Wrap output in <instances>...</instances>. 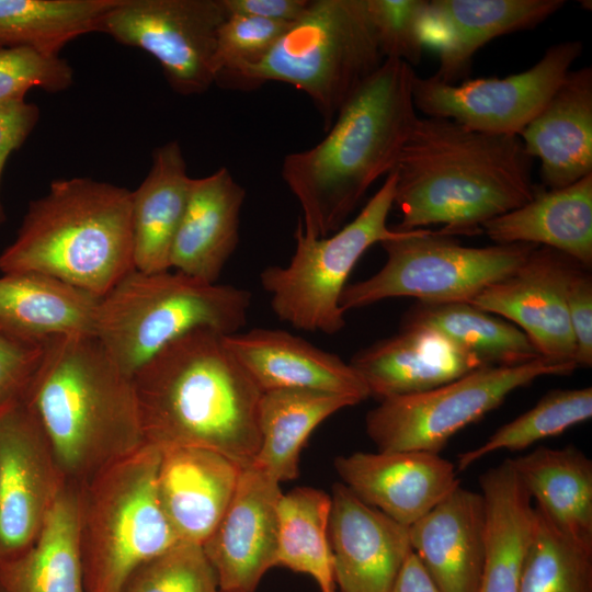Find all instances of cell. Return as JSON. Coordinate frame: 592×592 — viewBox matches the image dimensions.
<instances>
[{
  "instance_id": "6da1fadb",
  "label": "cell",
  "mask_w": 592,
  "mask_h": 592,
  "mask_svg": "<svg viewBox=\"0 0 592 592\" xmlns=\"http://www.w3.org/2000/svg\"><path fill=\"white\" fill-rule=\"evenodd\" d=\"M533 158L519 136L418 117L396 166V231L442 225L440 234L476 235L535 194Z\"/></svg>"
},
{
  "instance_id": "7a4b0ae2",
  "label": "cell",
  "mask_w": 592,
  "mask_h": 592,
  "mask_svg": "<svg viewBox=\"0 0 592 592\" xmlns=\"http://www.w3.org/2000/svg\"><path fill=\"white\" fill-rule=\"evenodd\" d=\"M146 444L215 451L240 467L260 446L262 390L208 328L170 342L132 375Z\"/></svg>"
},
{
  "instance_id": "3957f363",
  "label": "cell",
  "mask_w": 592,
  "mask_h": 592,
  "mask_svg": "<svg viewBox=\"0 0 592 592\" xmlns=\"http://www.w3.org/2000/svg\"><path fill=\"white\" fill-rule=\"evenodd\" d=\"M415 72L387 58L341 109L325 138L285 156L282 178L301 207L298 224L310 238L344 226L367 190L396 169L418 119Z\"/></svg>"
},
{
  "instance_id": "277c9868",
  "label": "cell",
  "mask_w": 592,
  "mask_h": 592,
  "mask_svg": "<svg viewBox=\"0 0 592 592\" xmlns=\"http://www.w3.org/2000/svg\"><path fill=\"white\" fill-rule=\"evenodd\" d=\"M23 401L76 488L145 444L132 377L93 334L44 342Z\"/></svg>"
},
{
  "instance_id": "5b68a950",
  "label": "cell",
  "mask_w": 592,
  "mask_h": 592,
  "mask_svg": "<svg viewBox=\"0 0 592 592\" xmlns=\"http://www.w3.org/2000/svg\"><path fill=\"white\" fill-rule=\"evenodd\" d=\"M133 270L132 191L83 177L52 181L0 253L2 274H43L100 298Z\"/></svg>"
},
{
  "instance_id": "8992f818",
  "label": "cell",
  "mask_w": 592,
  "mask_h": 592,
  "mask_svg": "<svg viewBox=\"0 0 592 592\" xmlns=\"http://www.w3.org/2000/svg\"><path fill=\"white\" fill-rule=\"evenodd\" d=\"M384 60L366 0H310L259 62L224 73L215 83L242 91L267 81L291 84L310 98L327 132Z\"/></svg>"
},
{
  "instance_id": "52a82bcc",
  "label": "cell",
  "mask_w": 592,
  "mask_h": 592,
  "mask_svg": "<svg viewBox=\"0 0 592 592\" xmlns=\"http://www.w3.org/2000/svg\"><path fill=\"white\" fill-rule=\"evenodd\" d=\"M251 298L244 288L207 283L179 271L133 270L100 299L94 335L132 377L163 346L192 330L239 332L247 323Z\"/></svg>"
},
{
  "instance_id": "ba28073f",
  "label": "cell",
  "mask_w": 592,
  "mask_h": 592,
  "mask_svg": "<svg viewBox=\"0 0 592 592\" xmlns=\"http://www.w3.org/2000/svg\"><path fill=\"white\" fill-rule=\"evenodd\" d=\"M160 456L145 443L78 488L86 592H121L138 566L179 542L158 497Z\"/></svg>"
},
{
  "instance_id": "9c48e42d",
  "label": "cell",
  "mask_w": 592,
  "mask_h": 592,
  "mask_svg": "<svg viewBox=\"0 0 592 592\" xmlns=\"http://www.w3.org/2000/svg\"><path fill=\"white\" fill-rule=\"evenodd\" d=\"M396 184L394 170L358 215L328 237L310 238L297 223L289 263L267 266L260 274L277 318L307 332L334 334L344 328L340 298L353 267L369 247L402 234L387 225Z\"/></svg>"
},
{
  "instance_id": "30bf717a",
  "label": "cell",
  "mask_w": 592,
  "mask_h": 592,
  "mask_svg": "<svg viewBox=\"0 0 592 592\" xmlns=\"http://www.w3.org/2000/svg\"><path fill=\"white\" fill-rule=\"evenodd\" d=\"M386 262L374 275L348 284L340 298L344 312L394 297L420 303H469L489 285L514 273L538 246L467 247L430 229L402 231L380 242Z\"/></svg>"
},
{
  "instance_id": "8fae6325",
  "label": "cell",
  "mask_w": 592,
  "mask_h": 592,
  "mask_svg": "<svg viewBox=\"0 0 592 592\" xmlns=\"http://www.w3.org/2000/svg\"><path fill=\"white\" fill-rule=\"evenodd\" d=\"M574 363L544 357L513 366H483L434 389L380 400L365 417L379 452L440 454L467 425L498 408L514 390L543 376L571 375Z\"/></svg>"
},
{
  "instance_id": "7c38bea8",
  "label": "cell",
  "mask_w": 592,
  "mask_h": 592,
  "mask_svg": "<svg viewBox=\"0 0 592 592\" xmlns=\"http://www.w3.org/2000/svg\"><path fill=\"white\" fill-rule=\"evenodd\" d=\"M226 18L221 0H119L96 32L148 53L175 93L196 95L215 83L217 32Z\"/></svg>"
},
{
  "instance_id": "4fadbf2b",
  "label": "cell",
  "mask_w": 592,
  "mask_h": 592,
  "mask_svg": "<svg viewBox=\"0 0 592 592\" xmlns=\"http://www.w3.org/2000/svg\"><path fill=\"white\" fill-rule=\"evenodd\" d=\"M582 49L580 41L560 42L527 70L504 78L445 83L415 73L413 103L425 116L452 119L476 132L519 136L549 101Z\"/></svg>"
},
{
  "instance_id": "5bb4252c",
  "label": "cell",
  "mask_w": 592,
  "mask_h": 592,
  "mask_svg": "<svg viewBox=\"0 0 592 592\" xmlns=\"http://www.w3.org/2000/svg\"><path fill=\"white\" fill-rule=\"evenodd\" d=\"M67 486L32 409L20 402L0 415V561L37 537Z\"/></svg>"
},
{
  "instance_id": "9a60e30c",
  "label": "cell",
  "mask_w": 592,
  "mask_h": 592,
  "mask_svg": "<svg viewBox=\"0 0 592 592\" xmlns=\"http://www.w3.org/2000/svg\"><path fill=\"white\" fill-rule=\"evenodd\" d=\"M578 264L559 251L536 247L514 273L486 287L469 304L516 326L542 357L577 365L566 289Z\"/></svg>"
},
{
  "instance_id": "2e32d148",
  "label": "cell",
  "mask_w": 592,
  "mask_h": 592,
  "mask_svg": "<svg viewBox=\"0 0 592 592\" xmlns=\"http://www.w3.org/2000/svg\"><path fill=\"white\" fill-rule=\"evenodd\" d=\"M281 483L251 464L241 469L235 494L202 544L220 592H253L276 562Z\"/></svg>"
},
{
  "instance_id": "e0dca14e",
  "label": "cell",
  "mask_w": 592,
  "mask_h": 592,
  "mask_svg": "<svg viewBox=\"0 0 592 592\" xmlns=\"http://www.w3.org/2000/svg\"><path fill=\"white\" fill-rule=\"evenodd\" d=\"M329 543L339 592H391L412 553L409 527L361 501L342 482L332 487Z\"/></svg>"
},
{
  "instance_id": "ac0fdd59",
  "label": "cell",
  "mask_w": 592,
  "mask_h": 592,
  "mask_svg": "<svg viewBox=\"0 0 592 592\" xmlns=\"http://www.w3.org/2000/svg\"><path fill=\"white\" fill-rule=\"evenodd\" d=\"M334 468L361 501L408 527L460 486L454 463L422 451L355 452Z\"/></svg>"
},
{
  "instance_id": "d6986e66",
  "label": "cell",
  "mask_w": 592,
  "mask_h": 592,
  "mask_svg": "<svg viewBox=\"0 0 592 592\" xmlns=\"http://www.w3.org/2000/svg\"><path fill=\"white\" fill-rule=\"evenodd\" d=\"M563 0H431L426 18V45L439 53L432 76L457 83L468 76L476 52L490 41L527 31L545 22Z\"/></svg>"
},
{
  "instance_id": "ffe728a7",
  "label": "cell",
  "mask_w": 592,
  "mask_h": 592,
  "mask_svg": "<svg viewBox=\"0 0 592 592\" xmlns=\"http://www.w3.org/2000/svg\"><path fill=\"white\" fill-rule=\"evenodd\" d=\"M225 342L262 392L317 390L360 402L369 397L350 363L287 331L254 328L225 335Z\"/></svg>"
},
{
  "instance_id": "44dd1931",
  "label": "cell",
  "mask_w": 592,
  "mask_h": 592,
  "mask_svg": "<svg viewBox=\"0 0 592 592\" xmlns=\"http://www.w3.org/2000/svg\"><path fill=\"white\" fill-rule=\"evenodd\" d=\"M486 530L481 492L462 486L409 526L412 551L440 592H478Z\"/></svg>"
},
{
  "instance_id": "7402d4cb",
  "label": "cell",
  "mask_w": 592,
  "mask_h": 592,
  "mask_svg": "<svg viewBox=\"0 0 592 592\" xmlns=\"http://www.w3.org/2000/svg\"><path fill=\"white\" fill-rule=\"evenodd\" d=\"M157 491L179 540L203 544L226 512L242 467L212 449H160Z\"/></svg>"
},
{
  "instance_id": "603a6c76",
  "label": "cell",
  "mask_w": 592,
  "mask_h": 592,
  "mask_svg": "<svg viewBox=\"0 0 592 592\" xmlns=\"http://www.w3.org/2000/svg\"><path fill=\"white\" fill-rule=\"evenodd\" d=\"M350 364L378 401L428 391L488 366L425 328H401L360 350Z\"/></svg>"
},
{
  "instance_id": "cb8c5ba5",
  "label": "cell",
  "mask_w": 592,
  "mask_h": 592,
  "mask_svg": "<svg viewBox=\"0 0 592 592\" xmlns=\"http://www.w3.org/2000/svg\"><path fill=\"white\" fill-rule=\"evenodd\" d=\"M519 137L526 152L540 160V179L549 190L591 174L592 68L570 70Z\"/></svg>"
},
{
  "instance_id": "d4e9b609",
  "label": "cell",
  "mask_w": 592,
  "mask_h": 592,
  "mask_svg": "<svg viewBox=\"0 0 592 592\" xmlns=\"http://www.w3.org/2000/svg\"><path fill=\"white\" fill-rule=\"evenodd\" d=\"M246 190L226 167L191 181L186 207L177 231L170 269L217 283L239 242Z\"/></svg>"
},
{
  "instance_id": "484cf974",
  "label": "cell",
  "mask_w": 592,
  "mask_h": 592,
  "mask_svg": "<svg viewBox=\"0 0 592 592\" xmlns=\"http://www.w3.org/2000/svg\"><path fill=\"white\" fill-rule=\"evenodd\" d=\"M481 232L496 244L547 247L592 266V173L554 190L537 189L524 205L487 221Z\"/></svg>"
},
{
  "instance_id": "4316f807",
  "label": "cell",
  "mask_w": 592,
  "mask_h": 592,
  "mask_svg": "<svg viewBox=\"0 0 592 592\" xmlns=\"http://www.w3.org/2000/svg\"><path fill=\"white\" fill-rule=\"evenodd\" d=\"M100 299L43 274H2L0 331L39 344L60 335H94Z\"/></svg>"
},
{
  "instance_id": "83f0119b",
  "label": "cell",
  "mask_w": 592,
  "mask_h": 592,
  "mask_svg": "<svg viewBox=\"0 0 592 592\" xmlns=\"http://www.w3.org/2000/svg\"><path fill=\"white\" fill-rule=\"evenodd\" d=\"M191 181L177 140L153 150L146 178L132 191L135 270L145 273L171 270L172 244L186 207Z\"/></svg>"
},
{
  "instance_id": "f1b7e54d",
  "label": "cell",
  "mask_w": 592,
  "mask_h": 592,
  "mask_svg": "<svg viewBox=\"0 0 592 592\" xmlns=\"http://www.w3.org/2000/svg\"><path fill=\"white\" fill-rule=\"evenodd\" d=\"M479 487L486 504L487 530L478 592H519L535 525V505L512 458L482 473Z\"/></svg>"
},
{
  "instance_id": "f546056e",
  "label": "cell",
  "mask_w": 592,
  "mask_h": 592,
  "mask_svg": "<svg viewBox=\"0 0 592 592\" xmlns=\"http://www.w3.org/2000/svg\"><path fill=\"white\" fill-rule=\"evenodd\" d=\"M1 592H86L79 544L78 488L67 485L35 540L0 561Z\"/></svg>"
},
{
  "instance_id": "4dcf8cb0",
  "label": "cell",
  "mask_w": 592,
  "mask_h": 592,
  "mask_svg": "<svg viewBox=\"0 0 592 592\" xmlns=\"http://www.w3.org/2000/svg\"><path fill=\"white\" fill-rule=\"evenodd\" d=\"M534 504L561 532L592 546V460L573 445L512 458Z\"/></svg>"
},
{
  "instance_id": "1f68e13d",
  "label": "cell",
  "mask_w": 592,
  "mask_h": 592,
  "mask_svg": "<svg viewBox=\"0 0 592 592\" xmlns=\"http://www.w3.org/2000/svg\"><path fill=\"white\" fill-rule=\"evenodd\" d=\"M360 403L351 396L306 389L262 394L260 446L254 462L280 483L298 476L299 457L310 434L333 413Z\"/></svg>"
},
{
  "instance_id": "d6a6232c",
  "label": "cell",
  "mask_w": 592,
  "mask_h": 592,
  "mask_svg": "<svg viewBox=\"0 0 592 592\" xmlns=\"http://www.w3.org/2000/svg\"><path fill=\"white\" fill-rule=\"evenodd\" d=\"M401 328L433 330L485 365L513 366L542 357L516 326L465 301H418Z\"/></svg>"
},
{
  "instance_id": "836d02e7",
  "label": "cell",
  "mask_w": 592,
  "mask_h": 592,
  "mask_svg": "<svg viewBox=\"0 0 592 592\" xmlns=\"http://www.w3.org/2000/svg\"><path fill=\"white\" fill-rule=\"evenodd\" d=\"M119 0H0V46L58 56L65 45L96 32Z\"/></svg>"
},
{
  "instance_id": "e575fe53",
  "label": "cell",
  "mask_w": 592,
  "mask_h": 592,
  "mask_svg": "<svg viewBox=\"0 0 592 592\" xmlns=\"http://www.w3.org/2000/svg\"><path fill=\"white\" fill-rule=\"evenodd\" d=\"M331 497L327 492L297 487L282 493L275 567L311 577L321 592L333 588L329 543Z\"/></svg>"
},
{
  "instance_id": "d590c367",
  "label": "cell",
  "mask_w": 592,
  "mask_h": 592,
  "mask_svg": "<svg viewBox=\"0 0 592 592\" xmlns=\"http://www.w3.org/2000/svg\"><path fill=\"white\" fill-rule=\"evenodd\" d=\"M592 417V387L554 389L514 420L500 426L479 446L459 454L455 464L463 471L481 458L502 449L522 451L557 436Z\"/></svg>"
},
{
  "instance_id": "8d00e7d4",
  "label": "cell",
  "mask_w": 592,
  "mask_h": 592,
  "mask_svg": "<svg viewBox=\"0 0 592 592\" xmlns=\"http://www.w3.org/2000/svg\"><path fill=\"white\" fill-rule=\"evenodd\" d=\"M519 592H592V546L566 535L536 506Z\"/></svg>"
},
{
  "instance_id": "74e56055",
  "label": "cell",
  "mask_w": 592,
  "mask_h": 592,
  "mask_svg": "<svg viewBox=\"0 0 592 592\" xmlns=\"http://www.w3.org/2000/svg\"><path fill=\"white\" fill-rule=\"evenodd\" d=\"M121 592H220L202 544L179 540L138 566Z\"/></svg>"
},
{
  "instance_id": "f35d334b",
  "label": "cell",
  "mask_w": 592,
  "mask_h": 592,
  "mask_svg": "<svg viewBox=\"0 0 592 592\" xmlns=\"http://www.w3.org/2000/svg\"><path fill=\"white\" fill-rule=\"evenodd\" d=\"M385 59L417 66L426 46L429 0H366Z\"/></svg>"
},
{
  "instance_id": "ab89813d",
  "label": "cell",
  "mask_w": 592,
  "mask_h": 592,
  "mask_svg": "<svg viewBox=\"0 0 592 592\" xmlns=\"http://www.w3.org/2000/svg\"><path fill=\"white\" fill-rule=\"evenodd\" d=\"M72 83L73 70L59 55L25 46H0V103L24 101L33 88L58 93Z\"/></svg>"
},
{
  "instance_id": "60d3db41",
  "label": "cell",
  "mask_w": 592,
  "mask_h": 592,
  "mask_svg": "<svg viewBox=\"0 0 592 592\" xmlns=\"http://www.w3.org/2000/svg\"><path fill=\"white\" fill-rule=\"evenodd\" d=\"M292 23L229 14L217 32L214 67L216 78L259 62Z\"/></svg>"
},
{
  "instance_id": "b9f144b4",
  "label": "cell",
  "mask_w": 592,
  "mask_h": 592,
  "mask_svg": "<svg viewBox=\"0 0 592 592\" xmlns=\"http://www.w3.org/2000/svg\"><path fill=\"white\" fill-rule=\"evenodd\" d=\"M43 351L44 343L21 341L0 331V415L24 400Z\"/></svg>"
},
{
  "instance_id": "7bdbcfd3",
  "label": "cell",
  "mask_w": 592,
  "mask_h": 592,
  "mask_svg": "<svg viewBox=\"0 0 592 592\" xmlns=\"http://www.w3.org/2000/svg\"><path fill=\"white\" fill-rule=\"evenodd\" d=\"M568 317L576 345L578 367L592 365V277L588 269L578 264L566 289Z\"/></svg>"
},
{
  "instance_id": "ee69618b",
  "label": "cell",
  "mask_w": 592,
  "mask_h": 592,
  "mask_svg": "<svg viewBox=\"0 0 592 592\" xmlns=\"http://www.w3.org/2000/svg\"><path fill=\"white\" fill-rule=\"evenodd\" d=\"M41 111L35 103L24 101L0 103V187L9 157L20 149L39 121ZM7 214L0 195V226Z\"/></svg>"
},
{
  "instance_id": "f6af8a7d",
  "label": "cell",
  "mask_w": 592,
  "mask_h": 592,
  "mask_svg": "<svg viewBox=\"0 0 592 592\" xmlns=\"http://www.w3.org/2000/svg\"><path fill=\"white\" fill-rule=\"evenodd\" d=\"M310 0H221L229 14L293 23L306 11Z\"/></svg>"
},
{
  "instance_id": "bcb514c9",
  "label": "cell",
  "mask_w": 592,
  "mask_h": 592,
  "mask_svg": "<svg viewBox=\"0 0 592 592\" xmlns=\"http://www.w3.org/2000/svg\"><path fill=\"white\" fill-rule=\"evenodd\" d=\"M391 592H440L412 551L403 563Z\"/></svg>"
},
{
  "instance_id": "7dc6e473",
  "label": "cell",
  "mask_w": 592,
  "mask_h": 592,
  "mask_svg": "<svg viewBox=\"0 0 592 592\" xmlns=\"http://www.w3.org/2000/svg\"><path fill=\"white\" fill-rule=\"evenodd\" d=\"M327 592H337V590H335V588H333V589H331V590H329Z\"/></svg>"
},
{
  "instance_id": "c3c4849f",
  "label": "cell",
  "mask_w": 592,
  "mask_h": 592,
  "mask_svg": "<svg viewBox=\"0 0 592 592\" xmlns=\"http://www.w3.org/2000/svg\"><path fill=\"white\" fill-rule=\"evenodd\" d=\"M1 592V591H0Z\"/></svg>"
}]
</instances>
